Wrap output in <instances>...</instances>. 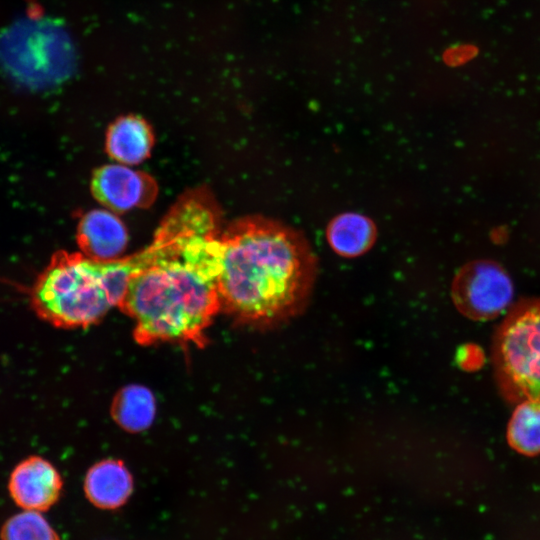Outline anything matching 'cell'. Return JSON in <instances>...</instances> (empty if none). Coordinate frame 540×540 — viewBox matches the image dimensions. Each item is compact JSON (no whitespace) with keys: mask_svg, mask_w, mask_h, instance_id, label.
<instances>
[{"mask_svg":"<svg viewBox=\"0 0 540 540\" xmlns=\"http://www.w3.org/2000/svg\"><path fill=\"white\" fill-rule=\"evenodd\" d=\"M221 310L244 323L273 325L304 310L318 261L299 230L278 220L245 216L220 234Z\"/></svg>","mask_w":540,"mask_h":540,"instance_id":"2","label":"cell"},{"mask_svg":"<svg viewBox=\"0 0 540 540\" xmlns=\"http://www.w3.org/2000/svg\"><path fill=\"white\" fill-rule=\"evenodd\" d=\"M221 231L220 207L205 187L185 192L165 215L118 305L139 344H204L221 310Z\"/></svg>","mask_w":540,"mask_h":540,"instance_id":"1","label":"cell"},{"mask_svg":"<svg viewBox=\"0 0 540 540\" xmlns=\"http://www.w3.org/2000/svg\"><path fill=\"white\" fill-rule=\"evenodd\" d=\"M133 273L127 256L95 260L58 251L31 286L30 306L55 327H87L119 305Z\"/></svg>","mask_w":540,"mask_h":540,"instance_id":"3","label":"cell"},{"mask_svg":"<svg viewBox=\"0 0 540 540\" xmlns=\"http://www.w3.org/2000/svg\"><path fill=\"white\" fill-rule=\"evenodd\" d=\"M72 48L62 28L45 19H23L0 34V66L29 87H45L67 76Z\"/></svg>","mask_w":540,"mask_h":540,"instance_id":"5","label":"cell"},{"mask_svg":"<svg viewBox=\"0 0 540 540\" xmlns=\"http://www.w3.org/2000/svg\"><path fill=\"white\" fill-rule=\"evenodd\" d=\"M1 540H59V537L39 511L24 510L4 523Z\"/></svg>","mask_w":540,"mask_h":540,"instance_id":"15","label":"cell"},{"mask_svg":"<svg viewBox=\"0 0 540 540\" xmlns=\"http://www.w3.org/2000/svg\"><path fill=\"white\" fill-rule=\"evenodd\" d=\"M153 145V130L139 116H122L108 127L106 152L120 164L129 166L142 163L150 156Z\"/></svg>","mask_w":540,"mask_h":540,"instance_id":"10","label":"cell"},{"mask_svg":"<svg viewBox=\"0 0 540 540\" xmlns=\"http://www.w3.org/2000/svg\"><path fill=\"white\" fill-rule=\"evenodd\" d=\"M132 477L118 460H104L90 468L84 483L89 500L100 508L113 509L126 502L132 492Z\"/></svg>","mask_w":540,"mask_h":540,"instance_id":"12","label":"cell"},{"mask_svg":"<svg viewBox=\"0 0 540 540\" xmlns=\"http://www.w3.org/2000/svg\"><path fill=\"white\" fill-rule=\"evenodd\" d=\"M156 411L152 393L140 385H129L116 395L112 404L115 421L127 431L139 432L153 421Z\"/></svg>","mask_w":540,"mask_h":540,"instance_id":"13","label":"cell"},{"mask_svg":"<svg viewBox=\"0 0 540 540\" xmlns=\"http://www.w3.org/2000/svg\"><path fill=\"white\" fill-rule=\"evenodd\" d=\"M93 197L106 209L122 213L147 208L156 200L158 185L149 174L124 164H107L94 170Z\"/></svg>","mask_w":540,"mask_h":540,"instance_id":"7","label":"cell"},{"mask_svg":"<svg viewBox=\"0 0 540 540\" xmlns=\"http://www.w3.org/2000/svg\"><path fill=\"white\" fill-rule=\"evenodd\" d=\"M8 490L13 501L22 509L45 511L58 500L62 479L48 460L31 456L13 469Z\"/></svg>","mask_w":540,"mask_h":540,"instance_id":"8","label":"cell"},{"mask_svg":"<svg viewBox=\"0 0 540 540\" xmlns=\"http://www.w3.org/2000/svg\"><path fill=\"white\" fill-rule=\"evenodd\" d=\"M494 372L511 402L540 400V297L519 301L493 339Z\"/></svg>","mask_w":540,"mask_h":540,"instance_id":"4","label":"cell"},{"mask_svg":"<svg viewBox=\"0 0 540 540\" xmlns=\"http://www.w3.org/2000/svg\"><path fill=\"white\" fill-rule=\"evenodd\" d=\"M81 253L95 260L119 258L128 243L124 223L108 209H93L79 220L76 232Z\"/></svg>","mask_w":540,"mask_h":540,"instance_id":"9","label":"cell"},{"mask_svg":"<svg viewBox=\"0 0 540 540\" xmlns=\"http://www.w3.org/2000/svg\"><path fill=\"white\" fill-rule=\"evenodd\" d=\"M377 236L376 223L367 215L352 211L335 215L325 230L329 247L344 258L366 254L376 243Z\"/></svg>","mask_w":540,"mask_h":540,"instance_id":"11","label":"cell"},{"mask_svg":"<svg viewBox=\"0 0 540 540\" xmlns=\"http://www.w3.org/2000/svg\"><path fill=\"white\" fill-rule=\"evenodd\" d=\"M513 283L497 262L478 259L464 264L451 284V298L457 310L475 321L498 317L513 300Z\"/></svg>","mask_w":540,"mask_h":540,"instance_id":"6","label":"cell"},{"mask_svg":"<svg viewBox=\"0 0 540 540\" xmlns=\"http://www.w3.org/2000/svg\"><path fill=\"white\" fill-rule=\"evenodd\" d=\"M507 442L522 455L540 454V400L527 399L517 403L508 422Z\"/></svg>","mask_w":540,"mask_h":540,"instance_id":"14","label":"cell"}]
</instances>
